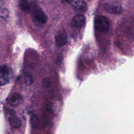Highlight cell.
I'll return each instance as SVG.
<instances>
[{
    "instance_id": "277c9868",
    "label": "cell",
    "mask_w": 134,
    "mask_h": 134,
    "mask_svg": "<svg viewBox=\"0 0 134 134\" xmlns=\"http://www.w3.org/2000/svg\"><path fill=\"white\" fill-rule=\"evenodd\" d=\"M10 78V71L6 65L0 66V86H3L7 84Z\"/></svg>"
},
{
    "instance_id": "7a4b0ae2",
    "label": "cell",
    "mask_w": 134,
    "mask_h": 134,
    "mask_svg": "<svg viewBox=\"0 0 134 134\" xmlns=\"http://www.w3.org/2000/svg\"><path fill=\"white\" fill-rule=\"evenodd\" d=\"M95 27L99 32L106 33L109 29V22L108 19L103 16H97L95 17Z\"/></svg>"
},
{
    "instance_id": "7c38bea8",
    "label": "cell",
    "mask_w": 134,
    "mask_h": 134,
    "mask_svg": "<svg viewBox=\"0 0 134 134\" xmlns=\"http://www.w3.org/2000/svg\"><path fill=\"white\" fill-rule=\"evenodd\" d=\"M51 85V80L49 77H44L42 82V85L44 88H48Z\"/></svg>"
},
{
    "instance_id": "ba28073f",
    "label": "cell",
    "mask_w": 134,
    "mask_h": 134,
    "mask_svg": "<svg viewBox=\"0 0 134 134\" xmlns=\"http://www.w3.org/2000/svg\"><path fill=\"white\" fill-rule=\"evenodd\" d=\"M86 23V18L84 16L81 14L76 15L73 18L72 25L76 28H82Z\"/></svg>"
},
{
    "instance_id": "5b68a950",
    "label": "cell",
    "mask_w": 134,
    "mask_h": 134,
    "mask_svg": "<svg viewBox=\"0 0 134 134\" xmlns=\"http://www.w3.org/2000/svg\"><path fill=\"white\" fill-rule=\"evenodd\" d=\"M104 8L107 13L110 14H120L123 12L122 6L116 2L107 3L105 4Z\"/></svg>"
},
{
    "instance_id": "3957f363",
    "label": "cell",
    "mask_w": 134,
    "mask_h": 134,
    "mask_svg": "<svg viewBox=\"0 0 134 134\" xmlns=\"http://www.w3.org/2000/svg\"><path fill=\"white\" fill-rule=\"evenodd\" d=\"M5 113L7 118L10 126L13 128H19L21 125V121L20 119L17 117L15 113L8 109H5Z\"/></svg>"
},
{
    "instance_id": "5bb4252c",
    "label": "cell",
    "mask_w": 134,
    "mask_h": 134,
    "mask_svg": "<svg viewBox=\"0 0 134 134\" xmlns=\"http://www.w3.org/2000/svg\"><path fill=\"white\" fill-rule=\"evenodd\" d=\"M2 2L0 1V8L1 7V6H2Z\"/></svg>"
},
{
    "instance_id": "8992f818",
    "label": "cell",
    "mask_w": 134,
    "mask_h": 134,
    "mask_svg": "<svg viewBox=\"0 0 134 134\" xmlns=\"http://www.w3.org/2000/svg\"><path fill=\"white\" fill-rule=\"evenodd\" d=\"M54 40L57 46L62 47L65 45L68 42V36L65 30H59L55 36Z\"/></svg>"
},
{
    "instance_id": "6da1fadb",
    "label": "cell",
    "mask_w": 134,
    "mask_h": 134,
    "mask_svg": "<svg viewBox=\"0 0 134 134\" xmlns=\"http://www.w3.org/2000/svg\"><path fill=\"white\" fill-rule=\"evenodd\" d=\"M32 17L35 20L40 24H45L47 21V16L42 9L35 4L31 10Z\"/></svg>"
},
{
    "instance_id": "30bf717a",
    "label": "cell",
    "mask_w": 134,
    "mask_h": 134,
    "mask_svg": "<svg viewBox=\"0 0 134 134\" xmlns=\"http://www.w3.org/2000/svg\"><path fill=\"white\" fill-rule=\"evenodd\" d=\"M18 81L19 83L25 85H31L33 82L32 77L29 74H25L19 76L18 79Z\"/></svg>"
},
{
    "instance_id": "9c48e42d",
    "label": "cell",
    "mask_w": 134,
    "mask_h": 134,
    "mask_svg": "<svg viewBox=\"0 0 134 134\" xmlns=\"http://www.w3.org/2000/svg\"><path fill=\"white\" fill-rule=\"evenodd\" d=\"M71 4L74 9L79 12H84L87 8V4L83 0H73Z\"/></svg>"
},
{
    "instance_id": "52a82bcc",
    "label": "cell",
    "mask_w": 134,
    "mask_h": 134,
    "mask_svg": "<svg viewBox=\"0 0 134 134\" xmlns=\"http://www.w3.org/2000/svg\"><path fill=\"white\" fill-rule=\"evenodd\" d=\"M6 101L10 106L17 107L22 103L23 99L20 94L18 93H13L7 98Z\"/></svg>"
},
{
    "instance_id": "8fae6325",
    "label": "cell",
    "mask_w": 134,
    "mask_h": 134,
    "mask_svg": "<svg viewBox=\"0 0 134 134\" xmlns=\"http://www.w3.org/2000/svg\"><path fill=\"white\" fill-rule=\"evenodd\" d=\"M9 17V12L6 8H0V18L5 20Z\"/></svg>"
},
{
    "instance_id": "4fadbf2b",
    "label": "cell",
    "mask_w": 134,
    "mask_h": 134,
    "mask_svg": "<svg viewBox=\"0 0 134 134\" xmlns=\"http://www.w3.org/2000/svg\"><path fill=\"white\" fill-rule=\"evenodd\" d=\"M60 1L63 4H71L73 0H60Z\"/></svg>"
}]
</instances>
